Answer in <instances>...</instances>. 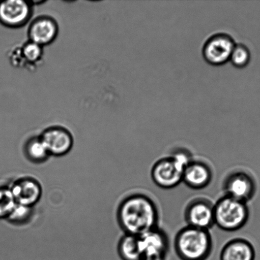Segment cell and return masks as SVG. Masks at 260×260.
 I'll list each match as a JSON object with an SVG mask.
<instances>
[{
    "label": "cell",
    "instance_id": "obj_1",
    "mask_svg": "<svg viewBox=\"0 0 260 260\" xmlns=\"http://www.w3.org/2000/svg\"><path fill=\"white\" fill-rule=\"evenodd\" d=\"M120 225L127 234L141 236L158 226L157 204L144 193H134L122 201L118 211Z\"/></svg>",
    "mask_w": 260,
    "mask_h": 260
},
{
    "label": "cell",
    "instance_id": "obj_2",
    "mask_svg": "<svg viewBox=\"0 0 260 260\" xmlns=\"http://www.w3.org/2000/svg\"><path fill=\"white\" fill-rule=\"evenodd\" d=\"M174 246L182 260H206L213 251V238L210 231L187 225L176 235Z\"/></svg>",
    "mask_w": 260,
    "mask_h": 260
},
{
    "label": "cell",
    "instance_id": "obj_3",
    "mask_svg": "<svg viewBox=\"0 0 260 260\" xmlns=\"http://www.w3.org/2000/svg\"><path fill=\"white\" fill-rule=\"evenodd\" d=\"M193 159L189 150L178 149L169 156L162 157L152 168L151 177L158 187L170 189L183 182V172L188 163Z\"/></svg>",
    "mask_w": 260,
    "mask_h": 260
},
{
    "label": "cell",
    "instance_id": "obj_4",
    "mask_svg": "<svg viewBox=\"0 0 260 260\" xmlns=\"http://www.w3.org/2000/svg\"><path fill=\"white\" fill-rule=\"evenodd\" d=\"M249 218L248 206L243 201L225 195L215 204V225L221 230L238 231L246 225Z\"/></svg>",
    "mask_w": 260,
    "mask_h": 260
},
{
    "label": "cell",
    "instance_id": "obj_5",
    "mask_svg": "<svg viewBox=\"0 0 260 260\" xmlns=\"http://www.w3.org/2000/svg\"><path fill=\"white\" fill-rule=\"evenodd\" d=\"M223 189L225 196L248 203L255 196L257 185L250 173L236 169L226 175L223 182Z\"/></svg>",
    "mask_w": 260,
    "mask_h": 260
},
{
    "label": "cell",
    "instance_id": "obj_6",
    "mask_svg": "<svg viewBox=\"0 0 260 260\" xmlns=\"http://www.w3.org/2000/svg\"><path fill=\"white\" fill-rule=\"evenodd\" d=\"M236 44L230 35L224 32L217 33L209 38L204 45L203 57L212 66L225 64L230 60Z\"/></svg>",
    "mask_w": 260,
    "mask_h": 260
},
{
    "label": "cell",
    "instance_id": "obj_7",
    "mask_svg": "<svg viewBox=\"0 0 260 260\" xmlns=\"http://www.w3.org/2000/svg\"><path fill=\"white\" fill-rule=\"evenodd\" d=\"M185 220L188 226L210 231L215 225V204L208 199H193L186 206Z\"/></svg>",
    "mask_w": 260,
    "mask_h": 260
},
{
    "label": "cell",
    "instance_id": "obj_8",
    "mask_svg": "<svg viewBox=\"0 0 260 260\" xmlns=\"http://www.w3.org/2000/svg\"><path fill=\"white\" fill-rule=\"evenodd\" d=\"M33 5L23 0L0 2V23L10 28L24 26L32 16Z\"/></svg>",
    "mask_w": 260,
    "mask_h": 260
},
{
    "label": "cell",
    "instance_id": "obj_9",
    "mask_svg": "<svg viewBox=\"0 0 260 260\" xmlns=\"http://www.w3.org/2000/svg\"><path fill=\"white\" fill-rule=\"evenodd\" d=\"M213 177L212 168L208 162L193 159L185 168L183 182L192 189L200 190L207 187Z\"/></svg>",
    "mask_w": 260,
    "mask_h": 260
},
{
    "label": "cell",
    "instance_id": "obj_10",
    "mask_svg": "<svg viewBox=\"0 0 260 260\" xmlns=\"http://www.w3.org/2000/svg\"><path fill=\"white\" fill-rule=\"evenodd\" d=\"M40 138L49 154L62 156L72 149V135L67 129L61 127H51L45 130Z\"/></svg>",
    "mask_w": 260,
    "mask_h": 260
},
{
    "label": "cell",
    "instance_id": "obj_11",
    "mask_svg": "<svg viewBox=\"0 0 260 260\" xmlns=\"http://www.w3.org/2000/svg\"><path fill=\"white\" fill-rule=\"evenodd\" d=\"M59 27L52 17L41 16L33 20L28 29L30 41L41 47L52 43L57 37Z\"/></svg>",
    "mask_w": 260,
    "mask_h": 260
},
{
    "label": "cell",
    "instance_id": "obj_12",
    "mask_svg": "<svg viewBox=\"0 0 260 260\" xmlns=\"http://www.w3.org/2000/svg\"><path fill=\"white\" fill-rule=\"evenodd\" d=\"M139 239L142 256L151 254L167 256L169 248V238L159 226L139 236Z\"/></svg>",
    "mask_w": 260,
    "mask_h": 260
},
{
    "label": "cell",
    "instance_id": "obj_13",
    "mask_svg": "<svg viewBox=\"0 0 260 260\" xmlns=\"http://www.w3.org/2000/svg\"><path fill=\"white\" fill-rule=\"evenodd\" d=\"M17 204L33 207L42 197L40 183L32 178H23L17 181L10 188Z\"/></svg>",
    "mask_w": 260,
    "mask_h": 260
},
{
    "label": "cell",
    "instance_id": "obj_14",
    "mask_svg": "<svg viewBox=\"0 0 260 260\" xmlns=\"http://www.w3.org/2000/svg\"><path fill=\"white\" fill-rule=\"evenodd\" d=\"M256 251L247 239L235 238L229 241L221 249L220 260H255Z\"/></svg>",
    "mask_w": 260,
    "mask_h": 260
},
{
    "label": "cell",
    "instance_id": "obj_15",
    "mask_svg": "<svg viewBox=\"0 0 260 260\" xmlns=\"http://www.w3.org/2000/svg\"><path fill=\"white\" fill-rule=\"evenodd\" d=\"M119 253L123 260H141L142 253L139 236L126 234L120 241Z\"/></svg>",
    "mask_w": 260,
    "mask_h": 260
},
{
    "label": "cell",
    "instance_id": "obj_16",
    "mask_svg": "<svg viewBox=\"0 0 260 260\" xmlns=\"http://www.w3.org/2000/svg\"><path fill=\"white\" fill-rule=\"evenodd\" d=\"M25 154L34 162H44L49 153L40 137H35L28 140L25 146Z\"/></svg>",
    "mask_w": 260,
    "mask_h": 260
},
{
    "label": "cell",
    "instance_id": "obj_17",
    "mask_svg": "<svg viewBox=\"0 0 260 260\" xmlns=\"http://www.w3.org/2000/svg\"><path fill=\"white\" fill-rule=\"evenodd\" d=\"M251 60V53L247 46L242 43L236 44L231 53L230 62L237 68H244Z\"/></svg>",
    "mask_w": 260,
    "mask_h": 260
},
{
    "label": "cell",
    "instance_id": "obj_18",
    "mask_svg": "<svg viewBox=\"0 0 260 260\" xmlns=\"http://www.w3.org/2000/svg\"><path fill=\"white\" fill-rule=\"evenodd\" d=\"M17 205L10 188L0 187V219H7Z\"/></svg>",
    "mask_w": 260,
    "mask_h": 260
},
{
    "label": "cell",
    "instance_id": "obj_19",
    "mask_svg": "<svg viewBox=\"0 0 260 260\" xmlns=\"http://www.w3.org/2000/svg\"><path fill=\"white\" fill-rule=\"evenodd\" d=\"M33 215V207L17 203L7 220L15 225H24L29 222Z\"/></svg>",
    "mask_w": 260,
    "mask_h": 260
},
{
    "label": "cell",
    "instance_id": "obj_20",
    "mask_svg": "<svg viewBox=\"0 0 260 260\" xmlns=\"http://www.w3.org/2000/svg\"><path fill=\"white\" fill-rule=\"evenodd\" d=\"M20 52L25 62L36 63L40 61L42 57L43 47L30 41L25 43Z\"/></svg>",
    "mask_w": 260,
    "mask_h": 260
},
{
    "label": "cell",
    "instance_id": "obj_21",
    "mask_svg": "<svg viewBox=\"0 0 260 260\" xmlns=\"http://www.w3.org/2000/svg\"><path fill=\"white\" fill-rule=\"evenodd\" d=\"M166 255L162 254H151V255H145L142 257L141 260H165Z\"/></svg>",
    "mask_w": 260,
    "mask_h": 260
}]
</instances>
